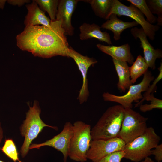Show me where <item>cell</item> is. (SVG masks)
<instances>
[{
  "instance_id": "1",
  "label": "cell",
  "mask_w": 162,
  "mask_h": 162,
  "mask_svg": "<svg viewBox=\"0 0 162 162\" xmlns=\"http://www.w3.org/2000/svg\"><path fill=\"white\" fill-rule=\"evenodd\" d=\"M16 40L19 48L35 56L44 58L58 56L68 57L69 44L60 21H51L49 26H26L17 35Z\"/></svg>"
},
{
  "instance_id": "2",
  "label": "cell",
  "mask_w": 162,
  "mask_h": 162,
  "mask_svg": "<svg viewBox=\"0 0 162 162\" xmlns=\"http://www.w3.org/2000/svg\"><path fill=\"white\" fill-rule=\"evenodd\" d=\"M124 111V108L120 105L109 107L91 128L92 140L118 137Z\"/></svg>"
},
{
  "instance_id": "3",
  "label": "cell",
  "mask_w": 162,
  "mask_h": 162,
  "mask_svg": "<svg viewBox=\"0 0 162 162\" xmlns=\"http://www.w3.org/2000/svg\"><path fill=\"white\" fill-rule=\"evenodd\" d=\"M41 112L39 103L37 100H35L33 106H29V109L26 113V119L20 127V134L24 137V142L20 152L22 158L27 155L32 142L38 136L44 127H50L56 130L58 129L57 126L45 123L40 117Z\"/></svg>"
},
{
  "instance_id": "4",
  "label": "cell",
  "mask_w": 162,
  "mask_h": 162,
  "mask_svg": "<svg viewBox=\"0 0 162 162\" xmlns=\"http://www.w3.org/2000/svg\"><path fill=\"white\" fill-rule=\"evenodd\" d=\"M160 138L152 127L131 142L125 144L124 158L140 162L152 155V150L159 144Z\"/></svg>"
},
{
  "instance_id": "5",
  "label": "cell",
  "mask_w": 162,
  "mask_h": 162,
  "mask_svg": "<svg viewBox=\"0 0 162 162\" xmlns=\"http://www.w3.org/2000/svg\"><path fill=\"white\" fill-rule=\"evenodd\" d=\"M73 133L68 149V157L77 162L87 161V153L92 140L91 126L81 121L73 124Z\"/></svg>"
},
{
  "instance_id": "6",
  "label": "cell",
  "mask_w": 162,
  "mask_h": 162,
  "mask_svg": "<svg viewBox=\"0 0 162 162\" xmlns=\"http://www.w3.org/2000/svg\"><path fill=\"white\" fill-rule=\"evenodd\" d=\"M148 118L132 108L124 109L118 137L128 143L142 134L148 128Z\"/></svg>"
},
{
  "instance_id": "7",
  "label": "cell",
  "mask_w": 162,
  "mask_h": 162,
  "mask_svg": "<svg viewBox=\"0 0 162 162\" xmlns=\"http://www.w3.org/2000/svg\"><path fill=\"white\" fill-rule=\"evenodd\" d=\"M143 75L142 81L139 84L131 85L125 94L118 96L105 92L103 94L104 100L118 103L124 109L132 108V103L134 102L138 103L142 98V92L147 90L151 82L154 79L151 72L148 70Z\"/></svg>"
},
{
  "instance_id": "8",
  "label": "cell",
  "mask_w": 162,
  "mask_h": 162,
  "mask_svg": "<svg viewBox=\"0 0 162 162\" xmlns=\"http://www.w3.org/2000/svg\"><path fill=\"white\" fill-rule=\"evenodd\" d=\"M112 14L119 16H126L133 19L141 26L145 34L150 40L154 39L156 32L160 28L159 26L149 23L145 19L142 13L133 4L127 6L118 0H112L111 9L106 20Z\"/></svg>"
},
{
  "instance_id": "9",
  "label": "cell",
  "mask_w": 162,
  "mask_h": 162,
  "mask_svg": "<svg viewBox=\"0 0 162 162\" xmlns=\"http://www.w3.org/2000/svg\"><path fill=\"white\" fill-rule=\"evenodd\" d=\"M125 144L119 137L92 140L87 153V159L92 161L99 160L114 152L123 151Z\"/></svg>"
},
{
  "instance_id": "10",
  "label": "cell",
  "mask_w": 162,
  "mask_h": 162,
  "mask_svg": "<svg viewBox=\"0 0 162 162\" xmlns=\"http://www.w3.org/2000/svg\"><path fill=\"white\" fill-rule=\"evenodd\" d=\"M73 133V124L70 122H66L62 130L59 134L43 143L31 144L29 149H39L41 147L46 146L53 147L62 153L64 162H67L69 144Z\"/></svg>"
},
{
  "instance_id": "11",
  "label": "cell",
  "mask_w": 162,
  "mask_h": 162,
  "mask_svg": "<svg viewBox=\"0 0 162 162\" xmlns=\"http://www.w3.org/2000/svg\"><path fill=\"white\" fill-rule=\"evenodd\" d=\"M69 50L68 57L74 60L82 77V85L77 97L80 103L82 104L87 101L89 95L87 79L88 70L90 67L93 66L98 62V61L93 58L82 55L71 46L69 47Z\"/></svg>"
},
{
  "instance_id": "12",
  "label": "cell",
  "mask_w": 162,
  "mask_h": 162,
  "mask_svg": "<svg viewBox=\"0 0 162 162\" xmlns=\"http://www.w3.org/2000/svg\"><path fill=\"white\" fill-rule=\"evenodd\" d=\"M130 32L135 39H139L141 42V47L143 51V58L148 67L152 69H155L156 60L162 57V50L159 49H154L148 41L147 36L142 27L132 28Z\"/></svg>"
},
{
  "instance_id": "13",
  "label": "cell",
  "mask_w": 162,
  "mask_h": 162,
  "mask_svg": "<svg viewBox=\"0 0 162 162\" xmlns=\"http://www.w3.org/2000/svg\"><path fill=\"white\" fill-rule=\"evenodd\" d=\"M81 0H60L59 1L56 15V20L60 21L66 35L72 36L74 28L71 24V18L78 2Z\"/></svg>"
},
{
  "instance_id": "14",
  "label": "cell",
  "mask_w": 162,
  "mask_h": 162,
  "mask_svg": "<svg viewBox=\"0 0 162 162\" xmlns=\"http://www.w3.org/2000/svg\"><path fill=\"white\" fill-rule=\"evenodd\" d=\"M97 48L102 52L112 57V59L126 62L132 64L134 58L130 51V47L127 43L119 46H105L100 44L96 45Z\"/></svg>"
},
{
  "instance_id": "15",
  "label": "cell",
  "mask_w": 162,
  "mask_h": 162,
  "mask_svg": "<svg viewBox=\"0 0 162 162\" xmlns=\"http://www.w3.org/2000/svg\"><path fill=\"white\" fill-rule=\"evenodd\" d=\"M27 14L24 21L26 26H49L51 21L45 14L35 0L30 4L26 5Z\"/></svg>"
},
{
  "instance_id": "16",
  "label": "cell",
  "mask_w": 162,
  "mask_h": 162,
  "mask_svg": "<svg viewBox=\"0 0 162 162\" xmlns=\"http://www.w3.org/2000/svg\"><path fill=\"white\" fill-rule=\"evenodd\" d=\"M99 25L95 23L90 24L84 23L80 26V39L82 40L95 38L99 40L112 44L110 35L106 31L102 32Z\"/></svg>"
},
{
  "instance_id": "17",
  "label": "cell",
  "mask_w": 162,
  "mask_h": 162,
  "mask_svg": "<svg viewBox=\"0 0 162 162\" xmlns=\"http://www.w3.org/2000/svg\"><path fill=\"white\" fill-rule=\"evenodd\" d=\"M139 24L136 21L124 22L119 19L117 15L112 14L106 21L101 26V28L112 31L114 34V38L116 40L121 38L122 32L125 29L138 26Z\"/></svg>"
},
{
  "instance_id": "18",
  "label": "cell",
  "mask_w": 162,
  "mask_h": 162,
  "mask_svg": "<svg viewBox=\"0 0 162 162\" xmlns=\"http://www.w3.org/2000/svg\"><path fill=\"white\" fill-rule=\"evenodd\" d=\"M112 61L118 77L117 88L121 92H125L132 84L130 78L129 67L126 62L114 59H112Z\"/></svg>"
},
{
  "instance_id": "19",
  "label": "cell",
  "mask_w": 162,
  "mask_h": 162,
  "mask_svg": "<svg viewBox=\"0 0 162 162\" xmlns=\"http://www.w3.org/2000/svg\"><path fill=\"white\" fill-rule=\"evenodd\" d=\"M88 3L95 14L100 18L106 20L111 9L112 0H82Z\"/></svg>"
},
{
  "instance_id": "20",
  "label": "cell",
  "mask_w": 162,
  "mask_h": 162,
  "mask_svg": "<svg viewBox=\"0 0 162 162\" xmlns=\"http://www.w3.org/2000/svg\"><path fill=\"white\" fill-rule=\"evenodd\" d=\"M148 67L142 56L139 55L129 70L131 82L135 83L137 79L144 74L148 70Z\"/></svg>"
},
{
  "instance_id": "21",
  "label": "cell",
  "mask_w": 162,
  "mask_h": 162,
  "mask_svg": "<svg viewBox=\"0 0 162 162\" xmlns=\"http://www.w3.org/2000/svg\"><path fill=\"white\" fill-rule=\"evenodd\" d=\"M40 8L48 14L50 20L53 21L56 20V15L59 0H35Z\"/></svg>"
},
{
  "instance_id": "22",
  "label": "cell",
  "mask_w": 162,
  "mask_h": 162,
  "mask_svg": "<svg viewBox=\"0 0 162 162\" xmlns=\"http://www.w3.org/2000/svg\"><path fill=\"white\" fill-rule=\"evenodd\" d=\"M136 7L147 18V21L152 24L157 22V17L151 13L145 0H127Z\"/></svg>"
},
{
  "instance_id": "23",
  "label": "cell",
  "mask_w": 162,
  "mask_h": 162,
  "mask_svg": "<svg viewBox=\"0 0 162 162\" xmlns=\"http://www.w3.org/2000/svg\"><path fill=\"white\" fill-rule=\"evenodd\" d=\"M1 150L8 157L13 160L14 162L18 161L22 162L19 158L16 146L12 139H6L4 144Z\"/></svg>"
},
{
  "instance_id": "24",
  "label": "cell",
  "mask_w": 162,
  "mask_h": 162,
  "mask_svg": "<svg viewBox=\"0 0 162 162\" xmlns=\"http://www.w3.org/2000/svg\"><path fill=\"white\" fill-rule=\"evenodd\" d=\"M146 3L151 13L153 15L156 14L157 25H162V0H147Z\"/></svg>"
},
{
  "instance_id": "25",
  "label": "cell",
  "mask_w": 162,
  "mask_h": 162,
  "mask_svg": "<svg viewBox=\"0 0 162 162\" xmlns=\"http://www.w3.org/2000/svg\"><path fill=\"white\" fill-rule=\"evenodd\" d=\"M145 100L150 101V104H142L140 105V109L141 111L145 112L154 109H162V100L155 98L153 93H151Z\"/></svg>"
},
{
  "instance_id": "26",
  "label": "cell",
  "mask_w": 162,
  "mask_h": 162,
  "mask_svg": "<svg viewBox=\"0 0 162 162\" xmlns=\"http://www.w3.org/2000/svg\"><path fill=\"white\" fill-rule=\"evenodd\" d=\"M159 71V74L157 77L154 79V82L151 85L148 87L147 90L145 92L142 98L135 105V107H137L142 104L143 102L145 100V99L151 93H154L156 91L157 89L156 85L157 83L162 79V63H160L159 67L158 68Z\"/></svg>"
},
{
  "instance_id": "27",
  "label": "cell",
  "mask_w": 162,
  "mask_h": 162,
  "mask_svg": "<svg viewBox=\"0 0 162 162\" xmlns=\"http://www.w3.org/2000/svg\"><path fill=\"white\" fill-rule=\"evenodd\" d=\"M125 155L124 152L120 151L114 152L101 159L92 162H121L124 158Z\"/></svg>"
},
{
  "instance_id": "28",
  "label": "cell",
  "mask_w": 162,
  "mask_h": 162,
  "mask_svg": "<svg viewBox=\"0 0 162 162\" xmlns=\"http://www.w3.org/2000/svg\"><path fill=\"white\" fill-rule=\"evenodd\" d=\"M152 155L154 156L155 159L158 161L162 160V144L158 145L154 149L152 150Z\"/></svg>"
},
{
  "instance_id": "29",
  "label": "cell",
  "mask_w": 162,
  "mask_h": 162,
  "mask_svg": "<svg viewBox=\"0 0 162 162\" xmlns=\"http://www.w3.org/2000/svg\"><path fill=\"white\" fill-rule=\"evenodd\" d=\"M30 2V1L29 0H7V2L11 5L20 7Z\"/></svg>"
},
{
  "instance_id": "30",
  "label": "cell",
  "mask_w": 162,
  "mask_h": 162,
  "mask_svg": "<svg viewBox=\"0 0 162 162\" xmlns=\"http://www.w3.org/2000/svg\"><path fill=\"white\" fill-rule=\"evenodd\" d=\"M7 2L6 0H0V9H3L4 8Z\"/></svg>"
},
{
  "instance_id": "31",
  "label": "cell",
  "mask_w": 162,
  "mask_h": 162,
  "mask_svg": "<svg viewBox=\"0 0 162 162\" xmlns=\"http://www.w3.org/2000/svg\"><path fill=\"white\" fill-rule=\"evenodd\" d=\"M3 137V131L1 126H0V144ZM1 148L0 146V150Z\"/></svg>"
},
{
  "instance_id": "32",
  "label": "cell",
  "mask_w": 162,
  "mask_h": 162,
  "mask_svg": "<svg viewBox=\"0 0 162 162\" xmlns=\"http://www.w3.org/2000/svg\"><path fill=\"white\" fill-rule=\"evenodd\" d=\"M143 162H155L149 157L146 158L143 160Z\"/></svg>"
},
{
  "instance_id": "33",
  "label": "cell",
  "mask_w": 162,
  "mask_h": 162,
  "mask_svg": "<svg viewBox=\"0 0 162 162\" xmlns=\"http://www.w3.org/2000/svg\"><path fill=\"white\" fill-rule=\"evenodd\" d=\"M0 162H5L0 160Z\"/></svg>"
},
{
  "instance_id": "34",
  "label": "cell",
  "mask_w": 162,
  "mask_h": 162,
  "mask_svg": "<svg viewBox=\"0 0 162 162\" xmlns=\"http://www.w3.org/2000/svg\"><path fill=\"white\" fill-rule=\"evenodd\" d=\"M1 126V123L0 122V126Z\"/></svg>"
},
{
  "instance_id": "35",
  "label": "cell",
  "mask_w": 162,
  "mask_h": 162,
  "mask_svg": "<svg viewBox=\"0 0 162 162\" xmlns=\"http://www.w3.org/2000/svg\"><path fill=\"white\" fill-rule=\"evenodd\" d=\"M140 162H143V161H140Z\"/></svg>"
},
{
  "instance_id": "36",
  "label": "cell",
  "mask_w": 162,
  "mask_h": 162,
  "mask_svg": "<svg viewBox=\"0 0 162 162\" xmlns=\"http://www.w3.org/2000/svg\"><path fill=\"white\" fill-rule=\"evenodd\" d=\"M157 162H161V161Z\"/></svg>"
}]
</instances>
